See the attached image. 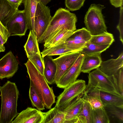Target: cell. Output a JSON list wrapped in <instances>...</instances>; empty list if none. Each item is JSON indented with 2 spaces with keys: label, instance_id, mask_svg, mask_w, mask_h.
I'll return each mask as SVG.
<instances>
[{
  "label": "cell",
  "instance_id": "1",
  "mask_svg": "<svg viewBox=\"0 0 123 123\" xmlns=\"http://www.w3.org/2000/svg\"><path fill=\"white\" fill-rule=\"evenodd\" d=\"M1 104L0 123H11L18 114L17 111L19 92L15 83L8 81L0 86Z\"/></svg>",
  "mask_w": 123,
  "mask_h": 123
},
{
  "label": "cell",
  "instance_id": "2",
  "mask_svg": "<svg viewBox=\"0 0 123 123\" xmlns=\"http://www.w3.org/2000/svg\"><path fill=\"white\" fill-rule=\"evenodd\" d=\"M77 18L76 15L69 10L60 8L55 12L45 31L37 39L38 43H44L49 37L61 28L65 27L74 31L76 30Z\"/></svg>",
  "mask_w": 123,
  "mask_h": 123
},
{
  "label": "cell",
  "instance_id": "3",
  "mask_svg": "<svg viewBox=\"0 0 123 123\" xmlns=\"http://www.w3.org/2000/svg\"><path fill=\"white\" fill-rule=\"evenodd\" d=\"M24 64L30 80L42 99L45 107L50 109L55 102V96L52 88L49 86L44 75L40 73L30 60H28Z\"/></svg>",
  "mask_w": 123,
  "mask_h": 123
},
{
  "label": "cell",
  "instance_id": "4",
  "mask_svg": "<svg viewBox=\"0 0 123 123\" xmlns=\"http://www.w3.org/2000/svg\"><path fill=\"white\" fill-rule=\"evenodd\" d=\"M88 76V85L96 87L101 92L123 97L119 92L116 80L114 75H106L99 67L90 72Z\"/></svg>",
  "mask_w": 123,
  "mask_h": 123
},
{
  "label": "cell",
  "instance_id": "5",
  "mask_svg": "<svg viewBox=\"0 0 123 123\" xmlns=\"http://www.w3.org/2000/svg\"><path fill=\"white\" fill-rule=\"evenodd\" d=\"M105 8L100 4H92L86 12L84 23L86 29L92 35L100 34L107 32L102 10Z\"/></svg>",
  "mask_w": 123,
  "mask_h": 123
},
{
  "label": "cell",
  "instance_id": "6",
  "mask_svg": "<svg viewBox=\"0 0 123 123\" xmlns=\"http://www.w3.org/2000/svg\"><path fill=\"white\" fill-rule=\"evenodd\" d=\"M86 85L84 80H76L64 88L58 97L55 107L62 110L75 98L83 93Z\"/></svg>",
  "mask_w": 123,
  "mask_h": 123
},
{
  "label": "cell",
  "instance_id": "7",
  "mask_svg": "<svg viewBox=\"0 0 123 123\" xmlns=\"http://www.w3.org/2000/svg\"><path fill=\"white\" fill-rule=\"evenodd\" d=\"M50 9L40 1L37 5L34 17V31L37 39L44 33L51 19Z\"/></svg>",
  "mask_w": 123,
  "mask_h": 123
},
{
  "label": "cell",
  "instance_id": "8",
  "mask_svg": "<svg viewBox=\"0 0 123 123\" xmlns=\"http://www.w3.org/2000/svg\"><path fill=\"white\" fill-rule=\"evenodd\" d=\"M81 54L79 51L71 52L63 54L53 59L57 68L55 80L56 84Z\"/></svg>",
  "mask_w": 123,
  "mask_h": 123
},
{
  "label": "cell",
  "instance_id": "9",
  "mask_svg": "<svg viewBox=\"0 0 123 123\" xmlns=\"http://www.w3.org/2000/svg\"><path fill=\"white\" fill-rule=\"evenodd\" d=\"M24 10H18L7 23L6 27L8 32V37L11 36H24L28 29Z\"/></svg>",
  "mask_w": 123,
  "mask_h": 123
},
{
  "label": "cell",
  "instance_id": "10",
  "mask_svg": "<svg viewBox=\"0 0 123 123\" xmlns=\"http://www.w3.org/2000/svg\"><path fill=\"white\" fill-rule=\"evenodd\" d=\"M19 63L11 51L0 59V79L12 77L18 68Z\"/></svg>",
  "mask_w": 123,
  "mask_h": 123
},
{
  "label": "cell",
  "instance_id": "11",
  "mask_svg": "<svg viewBox=\"0 0 123 123\" xmlns=\"http://www.w3.org/2000/svg\"><path fill=\"white\" fill-rule=\"evenodd\" d=\"M85 56V54L81 53L56 84L57 87L64 89L77 80L81 72V66Z\"/></svg>",
  "mask_w": 123,
  "mask_h": 123
},
{
  "label": "cell",
  "instance_id": "12",
  "mask_svg": "<svg viewBox=\"0 0 123 123\" xmlns=\"http://www.w3.org/2000/svg\"><path fill=\"white\" fill-rule=\"evenodd\" d=\"M43 112L40 110L28 107L19 113L12 123H42Z\"/></svg>",
  "mask_w": 123,
  "mask_h": 123
},
{
  "label": "cell",
  "instance_id": "13",
  "mask_svg": "<svg viewBox=\"0 0 123 123\" xmlns=\"http://www.w3.org/2000/svg\"><path fill=\"white\" fill-rule=\"evenodd\" d=\"M83 94L76 97L62 110L66 113L64 123H76L83 105Z\"/></svg>",
  "mask_w": 123,
  "mask_h": 123
},
{
  "label": "cell",
  "instance_id": "14",
  "mask_svg": "<svg viewBox=\"0 0 123 123\" xmlns=\"http://www.w3.org/2000/svg\"><path fill=\"white\" fill-rule=\"evenodd\" d=\"M73 32L65 27L61 28L49 37L44 43V49L65 43Z\"/></svg>",
  "mask_w": 123,
  "mask_h": 123
},
{
  "label": "cell",
  "instance_id": "15",
  "mask_svg": "<svg viewBox=\"0 0 123 123\" xmlns=\"http://www.w3.org/2000/svg\"><path fill=\"white\" fill-rule=\"evenodd\" d=\"M123 67V53L122 52L116 59H111L102 61L99 68L106 75H114L120 69Z\"/></svg>",
  "mask_w": 123,
  "mask_h": 123
},
{
  "label": "cell",
  "instance_id": "16",
  "mask_svg": "<svg viewBox=\"0 0 123 123\" xmlns=\"http://www.w3.org/2000/svg\"><path fill=\"white\" fill-rule=\"evenodd\" d=\"M18 7L7 0H0V20L5 26L18 11Z\"/></svg>",
  "mask_w": 123,
  "mask_h": 123
},
{
  "label": "cell",
  "instance_id": "17",
  "mask_svg": "<svg viewBox=\"0 0 123 123\" xmlns=\"http://www.w3.org/2000/svg\"><path fill=\"white\" fill-rule=\"evenodd\" d=\"M40 0H24V15L28 29L34 32V17L37 4Z\"/></svg>",
  "mask_w": 123,
  "mask_h": 123
},
{
  "label": "cell",
  "instance_id": "18",
  "mask_svg": "<svg viewBox=\"0 0 123 123\" xmlns=\"http://www.w3.org/2000/svg\"><path fill=\"white\" fill-rule=\"evenodd\" d=\"M43 59V75L48 84L51 85L55 83L57 69L56 65L51 56L46 55Z\"/></svg>",
  "mask_w": 123,
  "mask_h": 123
},
{
  "label": "cell",
  "instance_id": "19",
  "mask_svg": "<svg viewBox=\"0 0 123 123\" xmlns=\"http://www.w3.org/2000/svg\"><path fill=\"white\" fill-rule=\"evenodd\" d=\"M42 123H64L66 113L55 106L46 112H43Z\"/></svg>",
  "mask_w": 123,
  "mask_h": 123
},
{
  "label": "cell",
  "instance_id": "20",
  "mask_svg": "<svg viewBox=\"0 0 123 123\" xmlns=\"http://www.w3.org/2000/svg\"><path fill=\"white\" fill-rule=\"evenodd\" d=\"M102 61L100 55H85L81 66V72L89 73L92 70L99 67Z\"/></svg>",
  "mask_w": 123,
  "mask_h": 123
},
{
  "label": "cell",
  "instance_id": "21",
  "mask_svg": "<svg viewBox=\"0 0 123 123\" xmlns=\"http://www.w3.org/2000/svg\"><path fill=\"white\" fill-rule=\"evenodd\" d=\"M37 37L34 32L30 31L27 40L24 46L28 58L37 53H40Z\"/></svg>",
  "mask_w": 123,
  "mask_h": 123
},
{
  "label": "cell",
  "instance_id": "22",
  "mask_svg": "<svg viewBox=\"0 0 123 123\" xmlns=\"http://www.w3.org/2000/svg\"><path fill=\"white\" fill-rule=\"evenodd\" d=\"M104 107L110 122L123 123V108L113 105H107Z\"/></svg>",
  "mask_w": 123,
  "mask_h": 123
},
{
  "label": "cell",
  "instance_id": "23",
  "mask_svg": "<svg viewBox=\"0 0 123 123\" xmlns=\"http://www.w3.org/2000/svg\"><path fill=\"white\" fill-rule=\"evenodd\" d=\"M100 100L104 106L113 105L123 108V97L100 92Z\"/></svg>",
  "mask_w": 123,
  "mask_h": 123
},
{
  "label": "cell",
  "instance_id": "24",
  "mask_svg": "<svg viewBox=\"0 0 123 123\" xmlns=\"http://www.w3.org/2000/svg\"><path fill=\"white\" fill-rule=\"evenodd\" d=\"M74 52L67 48L65 43L44 49L41 53L42 56L61 55L63 54Z\"/></svg>",
  "mask_w": 123,
  "mask_h": 123
},
{
  "label": "cell",
  "instance_id": "25",
  "mask_svg": "<svg viewBox=\"0 0 123 123\" xmlns=\"http://www.w3.org/2000/svg\"><path fill=\"white\" fill-rule=\"evenodd\" d=\"M29 96L33 107H36L38 110H40L43 111L45 109V106L43 102L35 89L33 82L31 80Z\"/></svg>",
  "mask_w": 123,
  "mask_h": 123
},
{
  "label": "cell",
  "instance_id": "26",
  "mask_svg": "<svg viewBox=\"0 0 123 123\" xmlns=\"http://www.w3.org/2000/svg\"><path fill=\"white\" fill-rule=\"evenodd\" d=\"M111 45H100L88 42L86 46L80 52L87 55H99L108 49Z\"/></svg>",
  "mask_w": 123,
  "mask_h": 123
},
{
  "label": "cell",
  "instance_id": "27",
  "mask_svg": "<svg viewBox=\"0 0 123 123\" xmlns=\"http://www.w3.org/2000/svg\"><path fill=\"white\" fill-rule=\"evenodd\" d=\"M114 41L113 35L107 32L98 35H92L89 42L96 44L111 45Z\"/></svg>",
  "mask_w": 123,
  "mask_h": 123
},
{
  "label": "cell",
  "instance_id": "28",
  "mask_svg": "<svg viewBox=\"0 0 123 123\" xmlns=\"http://www.w3.org/2000/svg\"><path fill=\"white\" fill-rule=\"evenodd\" d=\"M91 116V123H110L104 107L97 109L92 108Z\"/></svg>",
  "mask_w": 123,
  "mask_h": 123
},
{
  "label": "cell",
  "instance_id": "29",
  "mask_svg": "<svg viewBox=\"0 0 123 123\" xmlns=\"http://www.w3.org/2000/svg\"><path fill=\"white\" fill-rule=\"evenodd\" d=\"M92 109L90 104L84 99L83 105L77 119L76 123H91Z\"/></svg>",
  "mask_w": 123,
  "mask_h": 123
},
{
  "label": "cell",
  "instance_id": "30",
  "mask_svg": "<svg viewBox=\"0 0 123 123\" xmlns=\"http://www.w3.org/2000/svg\"><path fill=\"white\" fill-rule=\"evenodd\" d=\"M92 36L89 32L85 27L76 30L68 39L89 42Z\"/></svg>",
  "mask_w": 123,
  "mask_h": 123
},
{
  "label": "cell",
  "instance_id": "31",
  "mask_svg": "<svg viewBox=\"0 0 123 123\" xmlns=\"http://www.w3.org/2000/svg\"><path fill=\"white\" fill-rule=\"evenodd\" d=\"M88 42L68 39L65 43L67 48L74 52H80L86 46Z\"/></svg>",
  "mask_w": 123,
  "mask_h": 123
},
{
  "label": "cell",
  "instance_id": "32",
  "mask_svg": "<svg viewBox=\"0 0 123 123\" xmlns=\"http://www.w3.org/2000/svg\"><path fill=\"white\" fill-rule=\"evenodd\" d=\"M43 58L40 53H36L28 58L40 73L43 75L44 68Z\"/></svg>",
  "mask_w": 123,
  "mask_h": 123
},
{
  "label": "cell",
  "instance_id": "33",
  "mask_svg": "<svg viewBox=\"0 0 123 123\" xmlns=\"http://www.w3.org/2000/svg\"><path fill=\"white\" fill-rule=\"evenodd\" d=\"M100 91L96 87L88 85H86L83 96L88 97L95 98L101 101Z\"/></svg>",
  "mask_w": 123,
  "mask_h": 123
},
{
  "label": "cell",
  "instance_id": "34",
  "mask_svg": "<svg viewBox=\"0 0 123 123\" xmlns=\"http://www.w3.org/2000/svg\"><path fill=\"white\" fill-rule=\"evenodd\" d=\"M85 0H65L66 7L69 11H74L80 9Z\"/></svg>",
  "mask_w": 123,
  "mask_h": 123
},
{
  "label": "cell",
  "instance_id": "35",
  "mask_svg": "<svg viewBox=\"0 0 123 123\" xmlns=\"http://www.w3.org/2000/svg\"><path fill=\"white\" fill-rule=\"evenodd\" d=\"M114 75L116 80L119 92L123 97V67L120 69Z\"/></svg>",
  "mask_w": 123,
  "mask_h": 123
},
{
  "label": "cell",
  "instance_id": "36",
  "mask_svg": "<svg viewBox=\"0 0 123 123\" xmlns=\"http://www.w3.org/2000/svg\"><path fill=\"white\" fill-rule=\"evenodd\" d=\"M82 97L85 100L90 104L93 109H97L104 107V105L98 99L83 96Z\"/></svg>",
  "mask_w": 123,
  "mask_h": 123
},
{
  "label": "cell",
  "instance_id": "37",
  "mask_svg": "<svg viewBox=\"0 0 123 123\" xmlns=\"http://www.w3.org/2000/svg\"><path fill=\"white\" fill-rule=\"evenodd\" d=\"M120 18L119 22L117 28L119 31L120 39L123 44V6L120 7Z\"/></svg>",
  "mask_w": 123,
  "mask_h": 123
},
{
  "label": "cell",
  "instance_id": "38",
  "mask_svg": "<svg viewBox=\"0 0 123 123\" xmlns=\"http://www.w3.org/2000/svg\"><path fill=\"white\" fill-rule=\"evenodd\" d=\"M0 34L6 42L8 38V32L6 27L1 23L0 20Z\"/></svg>",
  "mask_w": 123,
  "mask_h": 123
},
{
  "label": "cell",
  "instance_id": "39",
  "mask_svg": "<svg viewBox=\"0 0 123 123\" xmlns=\"http://www.w3.org/2000/svg\"><path fill=\"white\" fill-rule=\"evenodd\" d=\"M111 4L116 7L123 6V0H110Z\"/></svg>",
  "mask_w": 123,
  "mask_h": 123
},
{
  "label": "cell",
  "instance_id": "40",
  "mask_svg": "<svg viewBox=\"0 0 123 123\" xmlns=\"http://www.w3.org/2000/svg\"><path fill=\"white\" fill-rule=\"evenodd\" d=\"M8 1L15 5L16 6H19L21 5L24 0H7Z\"/></svg>",
  "mask_w": 123,
  "mask_h": 123
},
{
  "label": "cell",
  "instance_id": "41",
  "mask_svg": "<svg viewBox=\"0 0 123 123\" xmlns=\"http://www.w3.org/2000/svg\"><path fill=\"white\" fill-rule=\"evenodd\" d=\"M6 42L3 39L0 34V44L2 46H3Z\"/></svg>",
  "mask_w": 123,
  "mask_h": 123
},
{
  "label": "cell",
  "instance_id": "42",
  "mask_svg": "<svg viewBox=\"0 0 123 123\" xmlns=\"http://www.w3.org/2000/svg\"><path fill=\"white\" fill-rule=\"evenodd\" d=\"M51 0H40L43 3L46 5L48 3L50 2Z\"/></svg>",
  "mask_w": 123,
  "mask_h": 123
},
{
  "label": "cell",
  "instance_id": "43",
  "mask_svg": "<svg viewBox=\"0 0 123 123\" xmlns=\"http://www.w3.org/2000/svg\"><path fill=\"white\" fill-rule=\"evenodd\" d=\"M5 50V48L4 45L2 46L0 44V52H4Z\"/></svg>",
  "mask_w": 123,
  "mask_h": 123
},
{
  "label": "cell",
  "instance_id": "44",
  "mask_svg": "<svg viewBox=\"0 0 123 123\" xmlns=\"http://www.w3.org/2000/svg\"><path fill=\"white\" fill-rule=\"evenodd\" d=\"M1 96V95H0V96Z\"/></svg>",
  "mask_w": 123,
  "mask_h": 123
}]
</instances>
